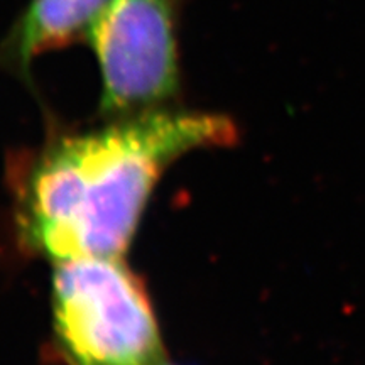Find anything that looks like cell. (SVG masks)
<instances>
[{
	"label": "cell",
	"instance_id": "2",
	"mask_svg": "<svg viewBox=\"0 0 365 365\" xmlns=\"http://www.w3.org/2000/svg\"><path fill=\"white\" fill-rule=\"evenodd\" d=\"M51 298L68 365H170L144 282L120 257L56 262Z\"/></svg>",
	"mask_w": 365,
	"mask_h": 365
},
{
	"label": "cell",
	"instance_id": "3",
	"mask_svg": "<svg viewBox=\"0 0 365 365\" xmlns=\"http://www.w3.org/2000/svg\"><path fill=\"white\" fill-rule=\"evenodd\" d=\"M182 0H112L86 43L102 78L100 112L120 118L156 110L180 90Z\"/></svg>",
	"mask_w": 365,
	"mask_h": 365
},
{
	"label": "cell",
	"instance_id": "4",
	"mask_svg": "<svg viewBox=\"0 0 365 365\" xmlns=\"http://www.w3.org/2000/svg\"><path fill=\"white\" fill-rule=\"evenodd\" d=\"M112 0H31L0 41V70L31 80V65L41 54L88 39Z\"/></svg>",
	"mask_w": 365,
	"mask_h": 365
},
{
	"label": "cell",
	"instance_id": "1",
	"mask_svg": "<svg viewBox=\"0 0 365 365\" xmlns=\"http://www.w3.org/2000/svg\"><path fill=\"white\" fill-rule=\"evenodd\" d=\"M235 137L227 117L161 108L53 137L11 164L17 242L54 262L120 257L168 166L190 150L228 145Z\"/></svg>",
	"mask_w": 365,
	"mask_h": 365
}]
</instances>
